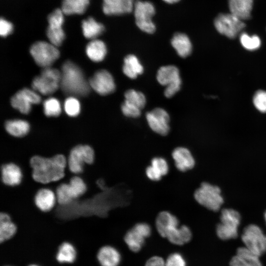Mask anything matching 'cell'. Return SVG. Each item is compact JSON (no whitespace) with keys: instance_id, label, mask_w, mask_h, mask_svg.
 Wrapping results in <instances>:
<instances>
[{"instance_id":"obj_40","label":"cell","mask_w":266,"mask_h":266,"mask_svg":"<svg viewBox=\"0 0 266 266\" xmlns=\"http://www.w3.org/2000/svg\"><path fill=\"white\" fill-rule=\"evenodd\" d=\"M123 113L127 117H137L140 115L141 109L124 100L121 106Z\"/></svg>"},{"instance_id":"obj_45","label":"cell","mask_w":266,"mask_h":266,"mask_svg":"<svg viewBox=\"0 0 266 266\" xmlns=\"http://www.w3.org/2000/svg\"><path fill=\"white\" fill-rule=\"evenodd\" d=\"M265 221H266V211L265 213Z\"/></svg>"},{"instance_id":"obj_34","label":"cell","mask_w":266,"mask_h":266,"mask_svg":"<svg viewBox=\"0 0 266 266\" xmlns=\"http://www.w3.org/2000/svg\"><path fill=\"white\" fill-rule=\"evenodd\" d=\"M76 251L69 242H64L59 247L56 259L60 263H72L75 259Z\"/></svg>"},{"instance_id":"obj_20","label":"cell","mask_w":266,"mask_h":266,"mask_svg":"<svg viewBox=\"0 0 266 266\" xmlns=\"http://www.w3.org/2000/svg\"><path fill=\"white\" fill-rule=\"evenodd\" d=\"M171 157L175 167L180 172H186L192 169L195 160L190 151L184 147H177L172 152Z\"/></svg>"},{"instance_id":"obj_2","label":"cell","mask_w":266,"mask_h":266,"mask_svg":"<svg viewBox=\"0 0 266 266\" xmlns=\"http://www.w3.org/2000/svg\"><path fill=\"white\" fill-rule=\"evenodd\" d=\"M155 226L159 234L172 244L182 245L191 239L190 229L185 225L179 226L177 217L169 211H162L158 214Z\"/></svg>"},{"instance_id":"obj_25","label":"cell","mask_w":266,"mask_h":266,"mask_svg":"<svg viewBox=\"0 0 266 266\" xmlns=\"http://www.w3.org/2000/svg\"><path fill=\"white\" fill-rule=\"evenodd\" d=\"M97 258L101 266H118L121 261V255L115 248L106 245L100 249Z\"/></svg>"},{"instance_id":"obj_39","label":"cell","mask_w":266,"mask_h":266,"mask_svg":"<svg viewBox=\"0 0 266 266\" xmlns=\"http://www.w3.org/2000/svg\"><path fill=\"white\" fill-rule=\"evenodd\" d=\"M253 103L260 112H266V92L260 90L256 92L253 98Z\"/></svg>"},{"instance_id":"obj_15","label":"cell","mask_w":266,"mask_h":266,"mask_svg":"<svg viewBox=\"0 0 266 266\" xmlns=\"http://www.w3.org/2000/svg\"><path fill=\"white\" fill-rule=\"evenodd\" d=\"M40 96L33 90L23 88L18 91L11 99V104L15 109L23 114H28L32 104H38Z\"/></svg>"},{"instance_id":"obj_27","label":"cell","mask_w":266,"mask_h":266,"mask_svg":"<svg viewBox=\"0 0 266 266\" xmlns=\"http://www.w3.org/2000/svg\"><path fill=\"white\" fill-rule=\"evenodd\" d=\"M171 44L178 55L182 58L188 56L192 50V43L185 33H177L171 40Z\"/></svg>"},{"instance_id":"obj_24","label":"cell","mask_w":266,"mask_h":266,"mask_svg":"<svg viewBox=\"0 0 266 266\" xmlns=\"http://www.w3.org/2000/svg\"><path fill=\"white\" fill-rule=\"evenodd\" d=\"M254 0H229L231 13L241 20L251 17Z\"/></svg>"},{"instance_id":"obj_23","label":"cell","mask_w":266,"mask_h":266,"mask_svg":"<svg viewBox=\"0 0 266 266\" xmlns=\"http://www.w3.org/2000/svg\"><path fill=\"white\" fill-rule=\"evenodd\" d=\"M259 257L246 247H241L231 260L229 266H262Z\"/></svg>"},{"instance_id":"obj_31","label":"cell","mask_w":266,"mask_h":266,"mask_svg":"<svg viewBox=\"0 0 266 266\" xmlns=\"http://www.w3.org/2000/svg\"><path fill=\"white\" fill-rule=\"evenodd\" d=\"M82 29L84 36L92 40L100 35L105 29L103 24L97 22L91 17L82 21Z\"/></svg>"},{"instance_id":"obj_28","label":"cell","mask_w":266,"mask_h":266,"mask_svg":"<svg viewBox=\"0 0 266 266\" xmlns=\"http://www.w3.org/2000/svg\"><path fill=\"white\" fill-rule=\"evenodd\" d=\"M87 55L95 62L102 61L105 58L107 49L105 43L101 40L94 39L88 43L86 48Z\"/></svg>"},{"instance_id":"obj_3","label":"cell","mask_w":266,"mask_h":266,"mask_svg":"<svg viewBox=\"0 0 266 266\" xmlns=\"http://www.w3.org/2000/svg\"><path fill=\"white\" fill-rule=\"evenodd\" d=\"M60 85L62 91L72 97H85L91 87L81 68L73 62H65L61 68Z\"/></svg>"},{"instance_id":"obj_13","label":"cell","mask_w":266,"mask_h":266,"mask_svg":"<svg viewBox=\"0 0 266 266\" xmlns=\"http://www.w3.org/2000/svg\"><path fill=\"white\" fill-rule=\"evenodd\" d=\"M47 20L49 25L46 31L47 37L51 43L58 47L62 44L65 37L62 29L64 13L61 9L57 8L48 15Z\"/></svg>"},{"instance_id":"obj_1","label":"cell","mask_w":266,"mask_h":266,"mask_svg":"<svg viewBox=\"0 0 266 266\" xmlns=\"http://www.w3.org/2000/svg\"><path fill=\"white\" fill-rule=\"evenodd\" d=\"M33 179L41 186L62 181L66 176L67 158L63 154L51 157L34 155L30 159Z\"/></svg>"},{"instance_id":"obj_18","label":"cell","mask_w":266,"mask_h":266,"mask_svg":"<svg viewBox=\"0 0 266 266\" xmlns=\"http://www.w3.org/2000/svg\"><path fill=\"white\" fill-rule=\"evenodd\" d=\"M0 180L4 185L15 187L20 185L23 178L21 167L17 164L9 162L0 165Z\"/></svg>"},{"instance_id":"obj_29","label":"cell","mask_w":266,"mask_h":266,"mask_svg":"<svg viewBox=\"0 0 266 266\" xmlns=\"http://www.w3.org/2000/svg\"><path fill=\"white\" fill-rule=\"evenodd\" d=\"M123 73L131 79H135L143 72V67L134 55H128L124 60Z\"/></svg>"},{"instance_id":"obj_21","label":"cell","mask_w":266,"mask_h":266,"mask_svg":"<svg viewBox=\"0 0 266 266\" xmlns=\"http://www.w3.org/2000/svg\"><path fill=\"white\" fill-rule=\"evenodd\" d=\"M169 169L168 163L164 158L155 157L146 167L145 174L150 180L158 181L168 173Z\"/></svg>"},{"instance_id":"obj_19","label":"cell","mask_w":266,"mask_h":266,"mask_svg":"<svg viewBox=\"0 0 266 266\" xmlns=\"http://www.w3.org/2000/svg\"><path fill=\"white\" fill-rule=\"evenodd\" d=\"M33 201L35 206L44 212L51 211L57 204L54 190L45 186L40 188L36 191Z\"/></svg>"},{"instance_id":"obj_33","label":"cell","mask_w":266,"mask_h":266,"mask_svg":"<svg viewBox=\"0 0 266 266\" xmlns=\"http://www.w3.org/2000/svg\"><path fill=\"white\" fill-rule=\"evenodd\" d=\"M89 4V0H63L61 9L66 15L82 14Z\"/></svg>"},{"instance_id":"obj_4","label":"cell","mask_w":266,"mask_h":266,"mask_svg":"<svg viewBox=\"0 0 266 266\" xmlns=\"http://www.w3.org/2000/svg\"><path fill=\"white\" fill-rule=\"evenodd\" d=\"M66 158L67 170L72 174L80 175L86 165L94 163L95 152L89 145L78 144L70 150Z\"/></svg>"},{"instance_id":"obj_43","label":"cell","mask_w":266,"mask_h":266,"mask_svg":"<svg viewBox=\"0 0 266 266\" xmlns=\"http://www.w3.org/2000/svg\"><path fill=\"white\" fill-rule=\"evenodd\" d=\"M145 266H166L164 260L159 256H154L150 258Z\"/></svg>"},{"instance_id":"obj_41","label":"cell","mask_w":266,"mask_h":266,"mask_svg":"<svg viewBox=\"0 0 266 266\" xmlns=\"http://www.w3.org/2000/svg\"><path fill=\"white\" fill-rule=\"evenodd\" d=\"M165 262L166 266H186L185 260L182 256L177 253L170 255Z\"/></svg>"},{"instance_id":"obj_37","label":"cell","mask_w":266,"mask_h":266,"mask_svg":"<svg viewBox=\"0 0 266 266\" xmlns=\"http://www.w3.org/2000/svg\"><path fill=\"white\" fill-rule=\"evenodd\" d=\"M240 41L244 48L251 51L258 49L261 44V39L258 36H250L245 33H242L240 35Z\"/></svg>"},{"instance_id":"obj_42","label":"cell","mask_w":266,"mask_h":266,"mask_svg":"<svg viewBox=\"0 0 266 266\" xmlns=\"http://www.w3.org/2000/svg\"><path fill=\"white\" fill-rule=\"evenodd\" d=\"M13 31L12 24L6 20L1 18L0 20V34L5 37L10 34Z\"/></svg>"},{"instance_id":"obj_17","label":"cell","mask_w":266,"mask_h":266,"mask_svg":"<svg viewBox=\"0 0 266 266\" xmlns=\"http://www.w3.org/2000/svg\"><path fill=\"white\" fill-rule=\"evenodd\" d=\"M89 83L91 88L103 96L112 93L116 87L112 75L104 69L96 72L89 80Z\"/></svg>"},{"instance_id":"obj_38","label":"cell","mask_w":266,"mask_h":266,"mask_svg":"<svg viewBox=\"0 0 266 266\" xmlns=\"http://www.w3.org/2000/svg\"><path fill=\"white\" fill-rule=\"evenodd\" d=\"M64 108L68 115L76 116L79 114L80 111V102L75 97L70 96L65 101Z\"/></svg>"},{"instance_id":"obj_44","label":"cell","mask_w":266,"mask_h":266,"mask_svg":"<svg viewBox=\"0 0 266 266\" xmlns=\"http://www.w3.org/2000/svg\"><path fill=\"white\" fill-rule=\"evenodd\" d=\"M164 0L165 2L166 3L171 4V3L177 2L180 0Z\"/></svg>"},{"instance_id":"obj_36","label":"cell","mask_w":266,"mask_h":266,"mask_svg":"<svg viewBox=\"0 0 266 266\" xmlns=\"http://www.w3.org/2000/svg\"><path fill=\"white\" fill-rule=\"evenodd\" d=\"M43 110L47 116H59L62 110L60 101L54 98L47 99L43 102Z\"/></svg>"},{"instance_id":"obj_26","label":"cell","mask_w":266,"mask_h":266,"mask_svg":"<svg viewBox=\"0 0 266 266\" xmlns=\"http://www.w3.org/2000/svg\"><path fill=\"white\" fill-rule=\"evenodd\" d=\"M17 231V226L10 215L5 212H0V242L11 238Z\"/></svg>"},{"instance_id":"obj_16","label":"cell","mask_w":266,"mask_h":266,"mask_svg":"<svg viewBox=\"0 0 266 266\" xmlns=\"http://www.w3.org/2000/svg\"><path fill=\"white\" fill-rule=\"evenodd\" d=\"M150 128L156 133L165 136L169 131V116L166 110L162 108H156L146 115Z\"/></svg>"},{"instance_id":"obj_9","label":"cell","mask_w":266,"mask_h":266,"mask_svg":"<svg viewBox=\"0 0 266 266\" xmlns=\"http://www.w3.org/2000/svg\"><path fill=\"white\" fill-rule=\"evenodd\" d=\"M158 82L163 86H166L164 91L165 96L170 98L179 91L181 85L178 68L173 65L161 67L157 74Z\"/></svg>"},{"instance_id":"obj_11","label":"cell","mask_w":266,"mask_h":266,"mask_svg":"<svg viewBox=\"0 0 266 266\" xmlns=\"http://www.w3.org/2000/svg\"><path fill=\"white\" fill-rule=\"evenodd\" d=\"M241 239L245 247L258 256L266 252V235L257 225L251 224L245 227Z\"/></svg>"},{"instance_id":"obj_30","label":"cell","mask_w":266,"mask_h":266,"mask_svg":"<svg viewBox=\"0 0 266 266\" xmlns=\"http://www.w3.org/2000/svg\"><path fill=\"white\" fill-rule=\"evenodd\" d=\"M62 181L68 182L74 200L81 198L87 192V184L79 175L70 174L68 176L65 177Z\"/></svg>"},{"instance_id":"obj_46","label":"cell","mask_w":266,"mask_h":266,"mask_svg":"<svg viewBox=\"0 0 266 266\" xmlns=\"http://www.w3.org/2000/svg\"><path fill=\"white\" fill-rule=\"evenodd\" d=\"M28 266H38L35 265H29Z\"/></svg>"},{"instance_id":"obj_22","label":"cell","mask_w":266,"mask_h":266,"mask_svg":"<svg viewBox=\"0 0 266 266\" xmlns=\"http://www.w3.org/2000/svg\"><path fill=\"white\" fill-rule=\"evenodd\" d=\"M134 0H103L102 10L106 15H121L132 12Z\"/></svg>"},{"instance_id":"obj_12","label":"cell","mask_w":266,"mask_h":266,"mask_svg":"<svg viewBox=\"0 0 266 266\" xmlns=\"http://www.w3.org/2000/svg\"><path fill=\"white\" fill-rule=\"evenodd\" d=\"M217 31L229 38H233L244 28L242 20L230 13L220 14L214 20Z\"/></svg>"},{"instance_id":"obj_7","label":"cell","mask_w":266,"mask_h":266,"mask_svg":"<svg viewBox=\"0 0 266 266\" xmlns=\"http://www.w3.org/2000/svg\"><path fill=\"white\" fill-rule=\"evenodd\" d=\"M220 220L216 228L218 236L222 240L236 238L240 221L239 213L233 209H224L221 212Z\"/></svg>"},{"instance_id":"obj_35","label":"cell","mask_w":266,"mask_h":266,"mask_svg":"<svg viewBox=\"0 0 266 266\" xmlns=\"http://www.w3.org/2000/svg\"><path fill=\"white\" fill-rule=\"evenodd\" d=\"M125 100L135 106L138 108L142 109L146 104V98L143 93L133 89H130L126 91Z\"/></svg>"},{"instance_id":"obj_32","label":"cell","mask_w":266,"mask_h":266,"mask_svg":"<svg viewBox=\"0 0 266 266\" xmlns=\"http://www.w3.org/2000/svg\"><path fill=\"white\" fill-rule=\"evenodd\" d=\"M5 128L11 135L16 137H22L29 133L30 125L25 120H11L5 122Z\"/></svg>"},{"instance_id":"obj_10","label":"cell","mask_w":266,"mask_h":266,"mask_svg":"<svg viewBox=\"0 0 266 266\" xmlns=\"http://www.w3.org/2000/svg\"><path fill=\"white\" fill-rule=\"evenodd\" d=\"M133 10L138 28L148 33H154L156 30V26L152 20L155 13L154 5L150 1L138 0L134 2Z\"/></svg>"},{"instance_id":"obj_8","label":"cell","mask_w":266,"mask_h":266,"mask_svg":"<svg viewBox=\"0 0 266 266\" xmlns=\"http://www.w3.org/2000/svg\"><path fill=\"white\" fill-rule=\"evenodd\" d=\"M30 52L36 64L43 68L50 67L60 56L56 46L42 41L33 44Z\"/></svg>"},{"instance_id":"obj_14","label":"cell","mask_w":266,"mask_h":266,"mask_svg":"<svg viewBox=\"0 0 266 266\" xmlns=\"http://www.w3.org/2000/svg\"><path fill=\"white\" fill-rule=\"evenodd\" d=\"M151 233L150 226L144 222L135 224L126 233L124 241L132 251H139L144 243L145 240Z\"/></svg>"},{"instance_id":"obj_6","label":"cell","mask_w":266,"mask_h":266,"mask_svg":"<svg viewBox=\"0 0 266 266\" xmlns=\"http://www.w3.org/2000/svg\"><path fill=\"white\" fill-rule=\"evenodd\" d=\"M195 200L200 205L212 211L219 210L224 200L220 188L207 182H203L194 192Z\"/></svg>"},{"instance_id":"obj_5","label":"cell","mask_w":266,"mask_h":266,"mask_svg":"<svg viewBox=\"0 0 266 266\" xmlns=\"http://www.w3.org/2000/svg\"><path fill=\"white\" fill-rule=\"evenodd\" d=\"M61 73L51 67L43 68L40 75L33 80V90L43 95H49L57 91L60 85Z\"/></svg>"}]
</instances>
